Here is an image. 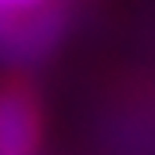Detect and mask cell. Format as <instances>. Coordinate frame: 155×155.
Instances as JSON below:
<instances>
[{"label":"cell","mask_w":155,"mask_h":155,"mask_svg":"<svg viewBox=\"0 0 155 155\" xmlns=\"http://www.w3.org/2000/svg\"><path fill=\"white\" fill-rule=\"evenodd\" d=\"M40 105L18 79L0 83V155H36Z\"/></svg>","instance_id":"6da1fadb"},{"label":"cell","mask_w":155,"mask_h":155,"mask_svg":"<svg viewBox=\"0 0 155 155\" xmlns=\"http://www.w3.org/2000/svg\"><path fill=\"white\" fill-rule=\"evenodd\" d=\"M43 11H51V0H0V15H4V22H7V36H4V43H0V51L7 47L11 33H15L25 18L43 15Z\"/></svg>","instance_id":"7a4b0ae2"},{"label":"cell","mask_w":155,"mask_h":155,"mask_svg":"<svg viewBox=\"0 0 155 155\" xmlns=\"http://www.w3.org/2000/svg\"><path fill=\"white\" fill-rule=\"evenodd\" d=\"M4 36H7V22H4V15H0V43H4Z\"/></svg>","instance_id":"3957f363"}]
</instances>
